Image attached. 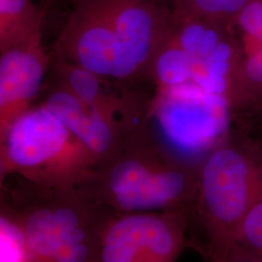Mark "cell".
Listing matches in <instances>:
<instances>
[{
    "label": "cell",
    "mask_w": 262,
    "mask_h": 262,
    "mask_svg": "<svg viewBox=\"0 0 262 262\" xmlns=\"http://www.w3.org/2000/svg\"><path fill=\"white\" fill-rule=\"evenodd\" d=\"M174 12V0H76L52 51L113 82L149 81Z\"/></svg>",
    "instance_id": "6da1fadb"
},
{
    "label": "cell",
    "mask_w": 262,
    "mask_h": 262,
    "mask_svg": "<svg viewBox=\"0 0 262 262\" xmlns=\"http://www.w3.org/2000/svg\"><path fill=\"white\" fill-rule=\"evenodd\" d=\"M197 172L169 154L145 121L111 161L93 169L77 188L114 214L190 210Z\"/></svg>",
    "instance_id": "7a4b0ae2"
},
{
    "label": "cell",
    "mask_w": 262,
    "mask_h": 262,
    "mask_svg": "<svg viewBox=\"0 0 262 262\" xmlns=\"http://www.w3.org/2000/svg\"><path fill=\"white\" fill-rule=\"evenodd\" d=\"M94 169L84 145L44 104L34 105L0 134V180L77 187Z\"/></svg>",
    "instance_id": "3957f363"
},
{
    "label": "cell",
    "mask_w": 262,
    "mask_h": 262,
    "mask_svg": "<svg viewBox=\"0 0 262 262\" xmlns=\"http://www.w3.org/2000/svg\"><path fill=\"white\" fill-rule=\"evenodd\" d=\"M262 182V149L226 141L198 167L192 208L206 230L208 247L234 243Z\"/></svg>",
    "instance_id": "277c9868"
},
{
    "label": "cell",
    "mask_w": 262,
    "mask_h": 262,
    "mask_svg": "<svg viewBox=\"0 0 262 262\" xmlns=\"http://www.w3.org/2000/svg\"><path fill=\"white\" fill-rule=\"evenodd\" d=\"M227 98L193 83L155 90L146 121L174 158L198 169L203 159L230 137L233 113Z\"/></svg>",
    "instance_id": "5b68a950"
},
{
    "label": "cell",
    "mask_w": 262,
    "mask_h": 262,
    "mask_svg": "<svg viewBox=\"0 0 262 262\" xmlns=\"http://www.w3.org/2000/svg\"><path fill=\"white\" fill-rule=\"evenodd\" d=\"M10 190L9 203L19 216L28 246V262H54L100 220L107 209L92 202L77 187H48L24 181Z\"/></svg>",
    "instance_id": "8992f818"
},
{
    "label": "cell",
    "mask_w": 262,
    "mask_h": 262,
    "mask_svg": "<svg viewBox=\"0 0 262 262\" xmlns=\"http://www.w3.org/2000/svg\"><path fill=\"white\" fill-rule=\"evenodd\" d=\"M189 210L113 214L96 262H176L185 247Z\"/></svg>",
    "instance_id": "52a82bcc"
},
{
    "label": "cell",
    "mask_w": 262,
    "mask_h": 262,
    "mask_svg": "<svg viewBox=\"0 0 262 262\" xmlns=\"http://www.w3.org/2000/svg\"><path fill=\"white\" fill-rule=\"evenodd\" d=\"M41 103L56 115L80 141L94 161V169L111 161L145 118L105 112L89 106L74 95L46 81Z\"/></svg>",
    "instance_id": "ba28073f"
},
{
    "label": "cell",
    "mask_w": 262,
    "mask_h": 262,
    "mask_svg": "<svg viewBox=\"0 0 262 262\" xmlns=\"http://www.w3.org/2000/svg\"><path fill=\"white\" fill-rule=\"evenodd\" d=\"M49 64L43 41L0 51V134L41 97Z\"/></svg>",
    "instance_id": "9c48e42d"
},
{
    "label": "cell",
    "mask_w": 262,
    "mask_h": 262,
    "mask_svg": "<svg viewBox=\"0 0 262 262\" xmlns=\"http://www.w3.org/2000/svg\"><path fill=\"white\" fill-rule=\"evenodd\" d=\"M242 107L262 110V0H247L228 24Z\"/></svg>",
    "instance_id": "30bf717a"
},
{
    "label": "cell",
    "mask_w": 262,
    "mask_h": 262,
    "mask_svg": "<svg viewBox=\"0 0 262 262\" xmlns=\"http://www.w3.org/2000/svg\"><path fill=\"white\" fill-rule=\"evenodd\" d=\"M46 19L33 0H0V51L43 41Z\"/></svg>",
    "instance_id": "8fae6325"
},
{
    "label": "cell",
    "mask_w": 262,
    "mask_h": 262,
    "mask_svg": "<svg viewBox=\"0 0 262 262\" xmlns=\"http://www.w3.org/2000/svg\"><path fill=\"white\" fill-rule=\"evenodd\" d=\"M0 262H28V246L19 216L3 198L0 213Z\"/></svg>",
    "instance_id": "7c38bea8"
},
{
    "label": "cell",
    "mask_w": 262,
    "mask_h": 262,
    "mask_svg": "<svg viewBox=\"0 0 262 262\" xmlns=\"http://www.w3.org/2000/svg\"><path fill=\"white\" fill-rule=\"evenodd\" d=\"M234 244L262 260V182L235 238Z\"/></svg>",
    "instance_id": "4fadbf2b"
},
{
    "label": "cell",
    "mask_w": 262,
    "mask_h": 262,
    "mask_svg": "<svg viewBox=\"0 0 262 262\" xmlns=\"http://www.w3.org/2000/svg\"><path fill=\"white\" fill-rule=\"evenodd\" d=\"M180 8L196 16L228 24L247 0H174Z\"/></svg>",
    "instance_id": "5bb4252c"
},
{
    "label": "cell",
    "mask_w": 262,
    "mask_h": 262,
    "mask_svg": "<svg viewBox=\"0 0 262 262\" xmlns=\"http://www.w3.org/2000/svg\"><path fill=\"white\" fill-rule=\"evenodd\" d=\"M207 254L209 262H262L261 259L246 253L234 243L208 247Z\"/></svg>",
    "instance_id": "9a60e30c"
},
{
    "label": "cell",
    "mask_w": 262,
    "mask_h": 262,
    "mask_svg": "<svg viewBox=\"0 0 262 262\" xmlns=\"http://www.w3.org/2000/svg\"><path fill=\"white\" fill-rule=\"evenodd\" d=\"M76 0H39V5L45 11L47 18L52 12L63 8H71Z\"/></svg>",
    "instance_id": "2e32d148"
}]
</instances>
